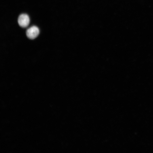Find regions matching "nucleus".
I'll list each match as a JSON object with an SVG mask.
<instances>
[{"label":"nucleus","instance_id":"nucleus-2","mask_svg":"<svg viewBox=\"0 0 153 153\" xmlns=\"http://www.w3.org/2000/svg\"><path fill=\"white\" fill-rule=\"evenodd\" d=\"M18 22L19 26L21 27H27L30 22L29 17L26 14H21L19 17Z\"/></svg>","mask_w":153,"mask_h":153},{"label":"nucleus","instance_id":"nucleus-1","mask_svg":"<svg viewBox=\"0 0 153 153\" xmlns=\"http://www.w3.org/2000/svg\"><path fill=\"white\" fill-rule=\"evenodd\" d=\"M39 34V30L37 27L33 26L27 30L26 31V36L30 39H35Z\"/></svg>","mask_w":153,"mask_h":153}]
</instances>
